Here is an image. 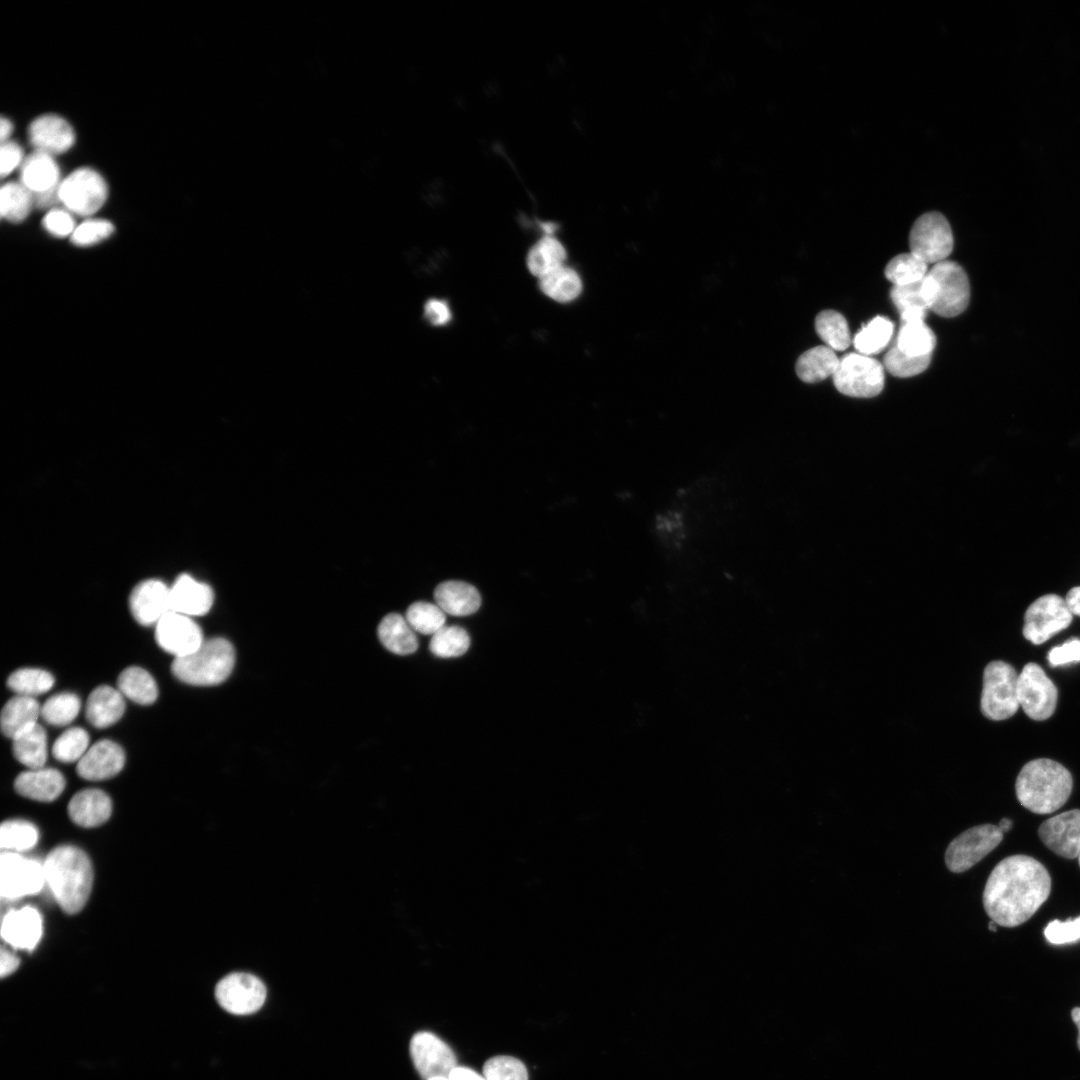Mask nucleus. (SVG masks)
<instances>
[{
  "label": "nucleus",
  "instance_id": "f3484780",
  "mask_svg": "<svg viewBox=\"0 0 1080 1080\" xmlns=\"http://www.w3.org/2000/svg\"><path fill=\"white\" fill-rule=\"evenodd\" d=\"M129 608L139 624L156 625L171 611L170 586L154 578L138 583L129 596Z\"/></svg>",
  "mask_w": 1080,
  "mask_h": 1080
},
{
  "label": "nucleus",
  "instance_id": "393cba45",
  "mask_svg": "<svg viewBox=\"0 0 1080 1080\" xmlns=\"http://www.w3.org/2000/svg\"><path fill=\"white\" fill-rule=\"evenodd\" d=\"M112 811L110 797L99 789H85L77 792L68 804L70 819L85 828L99 826L106 822Z\"/></svg>",
  "mask_w": 1080,
  "mask_h": 1080
},
{
  "label": "nucleus",
  "instance_id": "9b49d317",
  "mask_svg": "<svg viewBox=\"0 0 1080 1080\" xmlns=\"http://www.w3.org/2000/svg\"><path fill=\"white\" fill-rule=\"evenodd\" d=\"M45 884L43 863L3 851L0 858V894L7 901L17 900L41 891Z\"/></svg>",
  "mask_w": 1080,
  "mask_h": 1080
},
{
  "label": "nucleus",
  "instance_id": "4be33fe9",
  "mask_svg": "<svg viewBox=\"0 0 1080 1080\" xmlns=\"http://www.w3.org/2000/svg\"><path fill=\"white\" fill-rule=\"evenodd\" d=\"M214 602L212 588L189 574L179 575L170 586L171 611L192 617L207 614Z\"/></svg>",
  "mask_w": 1080,
  "mask_h": 1080
},
{
  "label": "nucleus",
  "instance_id": "c756f323",
  "mask_svg": "<svg viewBox=\"0 0 1080 1080\" xmlns=\"http://www.w3.org/2000/svg\"><path fill=\"white\" fill-rule=\"evenodd\" d=\"M840 359L828 346H817L805 351L797 360V376L806 383H816L833 376Z\"/></svg>",
  "mask_w": 1080,
  "mask_h": 1080
},
{
  "label": "nucleus",
  "instance_id": "6e6d98bb",
  "mask_svg": "<svg viewBox=\"0 0 1080 1080\" xmlns=\"http://www.w3.org/2000/svg\"><path fill=\"white\" fill-rule=\"evenodd\" d=\"M423 318L434 326L446 324L451 318L448 304L440 299H428L423 305Z\"/></svg>",
  "mask_w": 1080,
  "mask_h": 1080
},
{
  "label": "nucleus",
  "instance_id": "0e129e2a",
  "mask_svg": "<svg viewBox=\"0 0 1080 1080\" xmlns=\"http://www.w3.org/2000/svg\"><path fill=\"white\" fill-rule=\"evenodd\" d=\"M996 925L997 924L993 920H991L988 924L989 930L995 932L997 930Z\"/></svg>",
  "mask_w": 1080,
  "mask_h": 1080
},
{
  "label": "nucleus",
  "instance_id": "bf43d9fd",
  "mask_svg": "<svg viewBox=\"0 0 1080 1080\" xmlns=\"http://www.w3.org/2000/svg\"><path fill=\"white\" fill-rule=\"evenodd\" d=\"M1065 601L1072 615L1080 616V586L1070 589Z\"/></svg>",
  "mask_w": 1080,
  "mask_h": 1080
},
{
  "label": "nucleus",
  "instance_id": "ddd939ff",
  "mask_svg": "<svg viewBox=\"0 0 1080 1080\" xmlns=\"http://www.w3.org/2000/svg\"><path fill=\"white\" fill-rule=\"evenodd\" d=\"M266 994L264 983L258 977L244 972L223 977L215 988L218 1004L234 1015L255 1013L263 1006Z\"/></svg>",
  "mask_w": 1080,
  "mask_h": 1080
},
{
  "label": "nucleus",
  "instance_id": "052dcab7",
  "mask_svg": "<svg viewBox=\"0 0 1080 1080\" xmlns=\"http://www.w3.org/2000/svg\"><path fill=\"white\" fill-rule=\"evenodd\" d=\"M0 127L1 143H4L9 140L13 132V124L10 119L2 117L0 121Z\"/></svg>",
  "mask_w": 1080,
  "mask_h": 1080
},
{
  "label": "nucleus",
  "instance_id": "7c9ffc66",
  "mask_svg": "<svg viewBox=\"0 0 1080 1080\" xmlns=\"http://www.w3.org/2000/svg\"><path fill=\"white\" fill-rule=\"evenodd\" d=\"M14 757L29 769L45 766L47 760V735L45 729L37 723L18 735L13 740Z\"/></svg>",
  "mask_w": 1080,
  "mask_h": 1080
},
{
  "label": "nucleus",
  "instance_id": "20e7f679",
  "mask_svg": "<svg viewBox=\"0 0 1080 1080\" xmlns=\"http://www.w3.org/2000/svg\"><path fill=\"white\" fill-rule=\"evenodd\" d=\"M235 649L226 639L210 638L194 652L174 658L173 675L180 681L194 686H213L224 682L235 664Z\"/></svg>",
  "mask_w": 1080,
  "mask_h": 1080
},
{
  "label": "nucleus",
  "instance_id": "c03bdc74",
  "mask_svg": "<svg viewBox=\"0 0 1080 1080\" xmlns=\"http://www.w3.org/2000/svg\"><path fill=\"white\" fill-rule=\"evenodd\" d=\"M405 618L414 631L425 635H434L446 621L445 612L437 604L425 601L411 604Z\"/></svg>",
  "mask_w": 1080,
  "mask_h": 1080
},
{
  "label": "nucleus",
  "instance_id": "6e6552de",
  "mask_svg": "<svg viewBox=\"0 0 1080 1080\" xmlns=\"http://www.w3.org/2000/svg\"><path fill=\"white\" fill-rule=\"evenodd\" d=\"M910 252L927 265L946 260L953 249L952 230L939 212H928L914 222L909 234Z\"/></svg>",
  "mask_w": 1080,
  "mask_h": 1080
},
{
  "label": "nucleus",
  "instance_id": "a19ab883",
  "mask_svg": "<svg viewBox=\"0 0 1080 1080\" xmlns=\"http://www.w3.org/2000/svg\"><path fill=\"white\" fill-rule=\"evenodd\" d=\"M884 273L894 285L903 286L923 280L928 272L927 264L910 252L893 257Z\"/></svg>",
  "mask_w": 1080,
  "mask_h": 1080
},
{
  "label": "nucleus",
  "instance_id": "e433bc0d",
  "mask_svg": "<svg viewBox=\"0 0 1080 1080\" xmlns=\"http://www.w3.org/2000/svg\"><path fill=\"white\" fill-rule=\"evenodd\" d=\"M894 324L886 317L876 316L854 336L855 349L862 355L881 352L891 340Z\"/></svg>",
  "mask_w": 1080,
  "mask_h": 1080
},
{
  "label": "nucleus",
  "instance_id": "13d9d810",
  "mask_svg": "<svg viewBox=\"0 0 1080 1080\" xmlns=\"http://www.w3.org/2000/svg\"><path fill=\"white\" fill-rule=\"evenodd\" d=\"M450 1080H487L484 1076H481L476 1071L463 1066L455 1067L450 1075Z\"/></svg>",
  "mask_w": 1080,
  "mask_h": 1080
},
{
  "label": "nucleus",
  "instance_id": "72a5a7b5",
  "mask_svg": "<svg viewBox=\"0 0 1080 1080\" xmlns=\"http://www.w3.org/2000/svg\"><path fill=\"white\" fill-rule=\"evenodd\" d=\"M566 251L553 234L544 236L531 248L527 257L530 272L539 278L563 265Z\"/></svg>",
  "mask_w": 1080,
  "mask_h": 1080
},
{
  "label": "nucleus",
  "instance_id": "79ce46f5",
  "mask_svg": "<svg viewBox=\"0 0 1080 1080\" xmlns=\"http://www.w3.org/2000/svg\"><path fill=\"white\" fill-rule=\"evenodd\" d=\"M81 701L74 693L63 692L49 697L41 706V717L53 726H66L78 715Z\"/></svg>",
  "mask_w": 1080,
  "mask_h": 1080
},
{
  "label": "nucleus",
  "instance_id": "8fccbe9b",
  "mask_svg": "<svg viewBox=\"0 0 1080 1080\" xmlns=\"http://www.w3.org/2000/svg\"><path fill=\"white\" fill-rule=\"evenodd\" d=\"M1046 940L1054 945H1063L1080 941V916L1062 922L1055 919L1044 929Z\"/></svg>",
  "mask_w": 1080,
  "mask_h": 1080
},
{
  "label": "nucleus",
  "instance_id": "f03ea898",
  "mask_svg": "<svg viewBox=\"0 0 1080 1080\" xmlns=\"http://www.w3.org/2000/svg\"><path fill=\"white\" fill-rule=\"evenodd\" d=\"M43 866L45 883L61 909L68 914L81 911L93 883L87 854L75 846H58L47 855Z\"/></svg>",
  "mask_w": 1080,
  "mask_h": 1080
},
{
  "label": "nucleus",
  "instance_id": "473e14b6",
  "mask_svg": "<svg viewBox=\"0 0 1080 1080\" xmlns=\"http://www.w3.org/2000/svg\"><path fill=\"white\" fill-rule=\"evenodd\" d=\"M894 344L907 355L927 356L932 355L936 336L924 321L901 322Z\"/></svg>",
  "mask_w": 1080,
  "mask_h": 1080
},
{
  "label": "nucleus",
  "instance_id": "4468645a",
  "mask_svg": "<svg viewBox=\"0 0 1080 1080\" xmlns=\"http://www.w3.org/2000/svg\"><path fill=\"white\" fill-rule=\"evenodd\" d=\"M1019 705L1033 720H1046L1055 711L1057 688L1036 663H1028L1018 675Z\"/></svg>",
  "mask_w": 1080,
  "mask_h": 1080
},
{
  "label": "nucleus",
  "instance_id": "3c124183",
  "mask_svg": "<svg viewBox=\"0 0 1080 1080\" xmlns=\"http://www.w3.org/2000/svg\"><path fill=\"white\" fill-rule=\"evenodd\" d=\"M890 297L900 313L911 309H928L922 294V280L909 285H894Z\"/></svg>",
  "mask_w": 1080,
  "mask_h": 1080
},
{
  "label": "nucleus",
  "instance_id": "0eeeda50",
  "mask_svg": "<svg viewBox=\"0 0 1080 1080\" xmlns=\"http://www.w3.org/2000/svg\"><path fill=\"white\" fill-rule=\"evenodd\" d=\"M836 389L850 397H875L884 387L882 364L874 358L860 353L844 355L833 375Z\"/></svg>",
  "mask_w": 1080,
  "mask_h": 1080
},
{
  "label": "nucleus",
  "instance_id": "ea45409f",
  "mask_svg": "<svg viewBox=\"0 0 1080 1080\" xmlns=\"http://www.w3.org/2000/svg\"><path fill=\"white\" fill-rule=\"evenodd\" d=\"M54 685V677L40 668L17 669L7 679V686L16 693L34 697L48 692Z\"/></svg>",
  "mask_w": 1080,
  "mask_h": 1080
},
{
  "label": "nucleus",
  "instance_id": "49530a36",
  "mask_svg": "<svg viewBox=\"0 0 1080 1080\" xmlns=\"http://www.w3.org/2000/svg\"><path fill=\"white\" fill-rule=\"evenodd\" d=\"M931 355L913 357L901 352L893 344L885 354L883 364L885 369L896 377H911L922 373L930 364Z\"/></svg>",
  "mask_w": 1080,
  "mask_h": 1080
},
{
  "label": "nucleus",
  "instance_id": "58836bf2",
  "mask_svg": "<svg viewBox=\"0 0 1080 1080\" xmlns=\"http://www.w3.org/2000/svg\"><path fill=\"white\" fill-rule=\"evenodd\" d=\"M38 830L35 825L22 819L7 820L0 828V846L3 851L24 852L38 841Z\"/></svg>",
  "mask_w": 1080,
  "mask_h": 1080
},
{
  "label": "nucleus",
  "instance_id": "a211bd4d",
  "mask_svg": "<svg viewBox=\"0 0 1080 1080\" xmlns=\"http://www.w3.org/2000/svg\"><path fill=\"white\" fill-rule=\"evenodd\" d=\"M1041 841L1057 855L1073 859L1080 850V810L1073 809L1045 820L1038 829Z\"/></svg>",
  "mask_w": 1080,
  "mask_h": 1080
},
{
  "label": "nucleus",
  "instance_id": "f704fd0d",
  "mask_svg": "<svg viewBox=\"0 0 1080 1080\" xmlns=\"http://www.w3.org/2000/svg\"><path fill=\"white\" fill-rule=\"evenodd\" d=\"M539 284L547 296L558 302L572 301L582 290V282L577 272L564 265L540 277Z\"/></svg>",
  "mask_w": 1080,
  "mask_h": 1080
},
{
  "label": "nucleus",
  "instance_id": "2eb2a0df",
  "mask_svg": "<svg viewBox=\"0 0 1080 1080\" xmlns=\"http://www.w3.org/2000/svg\"><path fill=\"white\" fill-rule=\"evenodd\" d=\"M409 1052L415 1069L423 1080L433 1077H449L457 1067L453 1050L435 1034L421 1031L415 1033L409 1044Z\"/></svg>",
  "mask_w": 1080,
  "mask_h": 1080
},
{
  "label": "nucleus",
  "instance_id": "e2e57ef3",
  "mask_svg": "<svg viewBox=\"0 0 1080 1080\" xmlns=\"http://www.w3.org/2000/svg\"><path fill=\"white\" fill-rule=\"evenodd\" d=\"M1012 826H1013V823H1012V821H1011L1010 819H1008V818H1003V819H1002V820L1000 821L999 825H998V827L1000 828V830L1002 831V833H1004V832H1007V831H1009V830H1010V829L1012 828Z\"/></svg>",
  "mask_w": 1080,
  "mask_h": 1080
},
{
  "label": "nucleus",
  "instance_id": "603ef678",
  "mask_svg": "<svg viewBox=\"0 0 1080 1080\" xmlns=\"http://www.w3.org/2000/svg\"><path fill=\"white\" fill-rule=\"evenodd\" d=\"M42 225L46 232L57 238L71 237L76 228L73 214L65 208L56 207L46 213Z\"/></svg>",
  "mask_w": 1080,
  "mask_h": 1080
},
{
  "label": "nucleus",
  "instance_id": "bb28decb",
  "mask_svg": "<svg viewBox=\"0 0 1080 1080\" xmlns=\"http://www.w3.org/2000/svg\"><path fill=\"white\" fill-rule=\"evenodd\" d=\"M436 604L452 616H467L475 613L481 605V596L471 584L458 580L440 583L434 591Z\"/></svg>",
  "mask_w": 1080,
  "mask_h": 1080
},
{
  "label": "nucleus",
  "instance_id": "412c9836",
  "mask_svg": "<svg viewBox=\"0 0 1080 1080\" xmlns=\"http://www.w3.org/2000/svg\"><path fill=\"white\" fill-rule=\"evenodd\" d=\"M42 916L31 906L11 909L3 916L1 937L15 949L33 950L42 936Z\"/></svg>",
  "mask_w": 1080,
  "mask_h": 1080
},
{
  "label": "nucleus",
  "instance_id": "09e8293b",
  "mask_svg": "<svg viewBox=\"0 0 1080 1080\" xmlns=\"http://www.w3.org/2000/svg\"><path fill=\"white\" fill-rule=\"evenodd\" d=\"M115 231L112 222L101 218H87L76 226L71 243L78 247H90L108 239Z\"/></svg>",
  "mask_w": 1080,
  "mask_h": 1080
},
{
  "label": "nucleus",
  "instance_id": "864d4df0",
  "mask_svg": "<svg viewBox=\"0 0 1080 1080\" xmlns=\"http://www.w3.org/2000/svg\"><path fill=\"white\" fill-rule=\"evenodd\" d=\"M0 158V173L2 177H6L12 173L18 166L21 167L25 159L21 146L11 140L1 143Z\"/></svg>",
  "mask_w": 1080,
  "mask_h": 1080
},
{
  "label": "nucleus",
  "instance_id": "dca6fc26",
  "mask_svg": "<svg viewBox=\"0 0 1080 1080\" xmlns=\"http://www.w3.org/2000/svg\"><path fill=\"white\" fill-rule=\"evenodd\" d=\"M155 639L165 652L179 658L204 642L203 632L192 617L170 611L155 625Z\"/></svg>",
  "mask_w": 1080,
  "mask_h": 1080
},
{
  "label": "nucleus",
  "instance_id": "5701e85b",
  "mask_svg": "<svg viewBox=\"0 0 1080 1080\" xmlns=\"http://www.w3.org/2000/svg\"><path fill=\"white\" fill-rule=\"evenodd\" d=\"M60 169L54 156L33 151L25 157L20 167V183L33 196L58 188Z\"/></svg>",
  "mask_w": 1080,
  "mask_h": 1080
},
{
  "label": "nucleus",
  "instance_id": "de8ad7c7",
  "mask_svg": "<svg viewBox=\"0 0 1080 1080\" xmlns=\"http://www.w3.org/2000/svg\"><path fill=\"white\" fill-rule=\"evenodd\" d=\"M483 1076L487 1080H528L524 1063L507 1055L489 1058L483 1065Z\"/></svg>",
  "mask_w": 1080,
  "mask_h": 1080
},
{
  "label": "nucleus",
  "instance_id": "5fc2aeb1",
  "mask_svg": "<svg viewBox=\"0 0 1080 1080\" xmlns=\"http://www.w3.org/2000/svg\"><path fill=\"white\" fill-rule=\"evenodd\" d=\"M1048 659L1052 666L1080 661V640L1072 639L1061 646L1054 647L1049 652Z\"/></svg>",
  "mask_w": 1080,
  "mask_h": 1080
},
{
  "label": "nucleus",
  "instance_id": "a878e982",
  "mask_svg": "<svg viewBox=\"0 0 1080 1080\" xmlns=\"http://www.w3.org/2000/svg\"><path fill=\"white\" fill-rule=\"evenodd\" d=\"M125 701L118 689L108 685L96 687L88 696L85 717L96 728H107L123 716Z\"/></svg>",
  "mask_w": 1080,
  "mask_h": 1080
},
{
  "label": "nucleus",
  "instance_id": "2f4dec72",
  "mask_svg": "<svg viewBox=\"0 0 1080 1080\" xmlns=\"http://www.w3.org/2000/svg\"><path fill=\"white\" fill-rule=\"evenodd\" d=\"M121 694L140 705H150L158 697V687L149 672L141 667L130 666L124 669L117 680Z\"/></svg>",
  "mask_w": 1080,
  "mask_h": 1080
},
{
  "label": "nucleus",
  "instance_id": "1a4fd4ad",
  "mask_svg": "<svg viewBox=\"0 0 1080 1080\" xmlns=\"http://www.w3.org/2000/svg\"><path fill=\"white\" fill-rule=\"evenodd\" d=\"M1003 833L997 825L983 824L965 830L947 846L944 859L946 867L953 873H962L970 869L1001 841Z\"/></svg>",
  "mask_w": 1080,
  "mask_h": 1080
},
{
  "label": "nucleus",
  "instance_id": "37998d69",
  "mask_svg": "<svg viewBox=\"0 0 1080 1080\" xmlns=\"http://www.w3.org/2000/svg\"><path fill=\"white\" fill-rule=\"evenodd\" d=\"M470 646V637L460 626H444L429 643L430 651L437 657L450 658L463 655Z\"/></svg>",
  "mask_w": 1080,
  "mask_h": 1080
},
{
  "label": "nucleus",
  "instance_id": "4d7b16f0",
  "mask_svg": "<svg viewBox=\"0 0 1080 1080\" xmlns=\"http://www.w3.org/2000/svg\"><path fill=\"white\" fill-rule=\"evenodd\" d=\"M19 958L8 948L2 946L0 951V975L2 978L12 974L18 968Z\"/></svg>",
  "mask_w": 1080,
  "mask_h": 1080
},
{
  "label": "nucleus",
  "instance_id": "69168bd1",
  "mask_svg": "<svg viewBox=\"0 0 1080 1080\" xmlns=\"http://www.w3.org/2000/svg\"><path fill=\"white\" fill-rule=\"evenodd\" d=\"M427 1080H450L449 1077H433Z\"/></svg>",
  "mask_w": 1080,
  "mask_h": 1080
},
{
  "label": "nucleus",
  "instance_id": "aec40b11",
  "mask_svg": "<svg viewBox=\"0 0 1080 1080\" xmlns=\"http://www.w3.org/2000/svg\"><path fill=\"white\" fill-rule=\"evenodd\" d=\"M124 764L123 748L114 741L103 739L88 748L77 762L76 771L86 780L100 781L117 775Z\"/></svg>",
  "mask_w": 1080,
  "mask_h": 1080
},
{
  "label": "nucleus",
  "instance_id": "c9c22d12",
  "mask_svg": "<svg viewBox=\"0 0 1080 1080\" xmlns=\"http://www.w3.org/2000/svg\"><path fill=\"white\" fill-rule=\"evenodd\" d=\"M34 205L33 194L20 182H8L2 185L0 213L3 219L11 223H20L29 216Z\"/></svg>",
  "mask_w": 1080,
  "mask_h": 1080
},
{
  "label": "nucleus",
  "instance_id": "4c0bfd02",
  "mask_svg": "<svg viewBox=\"0 0 1080 1080\" xmlns=\"http://www.w3.org/2000/svg\"><path fill=\"white\" fill-rule=\"evenodd\" d=\"M815 330L832 350L843 351L851 343L847 321L837 311H821L815 319Z\"/></svg>",
  "mask_w": 1080,
  "mask_h": 1080
},
{
  "label": "nucleus",
  "instance_id": "680f3d73",
  "mask_svg": "<svg viewBox=\"0 0 1080 1080\" xmlns=\"http://www.w3.org/2000/svg\"><path fill=\"white\" fill-rule=\"evenodd\" d=\"M1071 1017H1072V1020L1074 1021L1075 1025L1078 1028L1077 1044H1078V1048L1080 1050V1007H1075V1008L1072 1009Z\"/></svg>",
  "mask_w": 1080,
  "mask_h": 1080
},
{
  "label": "nucleus",
  "instance_id": "a18cd8bd",
  "mask_svg": "<svg viewBox=\"0 0 1080 1080\" xmlns=\"http://www.w3.org/2000/svg\"><path fill=\"white\" fill-rule=\"evenodd\" d=\"M89 742V734L84 728L70 727L55 740L52 754L60 762H78L90 747Z\"/></svg>",
  "mask_w": 1080,
  "mask_h": 1080
},
{
  "label": "nucleus",
  "instance_id": "39448f33",
  "mask_svg": "<svg viewBox=\"0 0 1080 1080\" xmlns=\"http://www.w3.org/2000/svg\"><path fill=\"white\" fill-rule=\"evenodd\" d=\"M1018 674L1004 661H992L984 670L981 711L991 720L1012 717L1019 708Z\"/></svg>",
  "mask_w": 1080,
  "mask_h": 1080
},
{
  "label": "nucleus",
  "instance_id": "f257e3e1",
  "mask_svg": "<svg viewBox=\"0 0 1080 1080\" xmlns=\"http://www.w3.org/2000/svg\"><path fill=\"white\" fill-rule=\"evenodd\" d=\"M1051 878L1046 868L1027 855H1012L990 873L983 906L997 925L1015 927L1029 920L1047 900Z\"/></svg>",
  "mask_w": 1080,
  "mask_h": 1080
},
{
  "label": "nucleus",
  "instance_id": "338daca9",
  "mask_svg": "<svg viewBox=\"0 0 1080 1080\" xmlns=\"http://www.w3.org/2000/svg\"><path fill=\"white\" fill-rule=\"evenodd\" d=\"M1078 861H1079V865H1080V850H1079V854H1078Z\"/></svg>",
  "mask_w": 1080,
  "mask_h": 1080
},
{
  "label": "nucleus",
  "instance_id": "6ab92c4d",
  "mask_svg": "<svg viewBox=\"0 0 1080 1080\" xmlns=\"http://www.w3.org/2000/svg\"><path fill=\"white\" fill-rule=\"evenodd\" d=\"M28 138L35 151L55 156L72 148L76 134L72 125L63 117L44 114L30 123Z\"/></svg>",
  "mask_w": 1080,
  "mask_h": 1080
},
{
  "label": "nucleus",
  "instance_id": "c85d7f7f",
  "mask_svg": "<svg viewBox=\"0 0 1080 1080\" xmlns=\"http://www.w3.org/2000/svg\"><path fill=\"white\" fill-rule=\"evenodd\" d=\"M377 634L382 645L397 655L414 653L418 648V639L406 618L397 613H390L380 621Z\"/></svg>",
  "mask_w": 1080,
  "mask_h": 1080
},
{
  "label": "nucleus",
  "instance_id": "b1692460",
  "mask_svg": "<svg viewBox=\"0 0 1080 1080\" xmlns=\"http://www.w3.org/2000/svg\"><path fill=\"white\" fill-rule=\"evenodd\" d=\"M14 787L23 797L50 802L58 798L64 790L65 779L62 773L54 768L30 769L16 777Z\"/></svg>",
  "mask_w": 1080,
  "mask_h": 1080
},
{
  "label": "nucleus",
  "instance_id": "cd10ccee",
  "mask_svg": "<svg viewBox=\"0 0 1080 1080\" xmlns=\"http://www.w3.org/2000/svg\"><path fill=\"white\" fill-rule=\"evenodd\" d=\"M41 716V706L34 697L15 695L4 705L1 712L2 733L14 739L30 729Z\"/></svg>",
  "mask_w": 1080,
  "mask_h": 1080
},
{
  "label": "nucleus",
  "instance_id": "f8f14e48",
  "mask_svg": "<svg viewBox=\"0 0 1080 1080\" xmlns=\"http://www.w3.org/2000/svg\"><path fill=\"white\" fill-rule=\"evenodd\" d=\"M1072 618L1073 615L1062 597L1052 593L1043 595L1027 608L1023 635L1035 645L1042 644L1067 628Z\"/></svg>",
  "mask_w": 1080,
  "mask_h": 1080
},
{
  "label": "nucleus",
  "instance_id": "7ed1b4c3",
  "mask_svg": "<svg viewBox=\"0 0 1080 1080\" xmlns=\"http://www.w3.org/2000/svg\"><path fill=\"white\" fill-rule=\"evenodd\" d=\"M1073 787L1070 772L1060 763L1035 759L1023 766L1015 790L1020 804L1036 814H1049L1068 800Z\"/></svg>",
  "mask_w": 1080,
  "mask_h": 1080
},
{
  "label": "nucleus",
  "instance_id": "9d476101",
  "mask_svg": "<svg viewBox=\"0 0 1080 1080\" xmlns=\"http://www.w3.org/2000/svg\"><path fill=\"white\" fill-rule=\"evenodd\" d=\"M936 285V297L931 310L942 317H955L968 306L970 285L964 269L953 261L944 260L928 271Z\"/></svg>",
  "mask_w": 1080,
  "mask_h": 1080
},
{
  "label": "nucleus",
  "instance_id": "423d86ee",
  "mask_svg": "<svg viewBox=\"0 0 1080 1080\" xmlns=\"http://www.w3.org/2000/svg\"><path fill=\"white\" fill-rule=\"evenodd\" d=\"M59 201L73 215L92 216L105 204L108 186L102 175L89 167L74 170L61 180Z\"/></svg>",
  "mask_w": 1080,
  "mask_h": 1080
}]
</instances>
